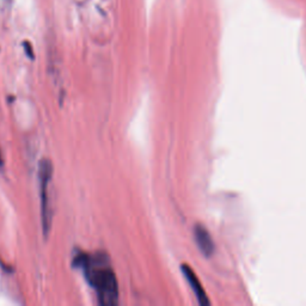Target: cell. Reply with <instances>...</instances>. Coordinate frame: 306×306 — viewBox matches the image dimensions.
Listing matches in <instances>:
<instances>
[{"label":"cell","mask_w":306,"mask_h":306,"mask_svg":"<svg viewBox=\"0 0 306 306\" xmlns=\"http://www.w3.org/2000/svg\"><path fill=\"white\" fill-rule=\"evenodd\" d=\"M74 263L84 270L85 279L96 290L99 304L114 306L119 302V283L108 259L80 254L74 258Z\"/></svg>","instance_id":"1"},{"label":"cell","mask_w":306,"mask_h":306,"mask_svg":"<svg viewBox=\"0 0 306 306\" xmlns=\"http://www.w3.org/2000/svg\"><path fill=\"white\" fill-rule=\"evenodd\" d=\"M53 179V164L49 159H42L38 164V187L41 200V223L45 237L49 236L53 223V206L51 199V183Z\"/></svg>","instance_id":"2"},{"label":"cell","mask_w":306,"mask_h":306,"mask_svg":"<svg viewBox=\"0 0 306 306\" xmlns=\"http://www.w3.org/2000/svg\"><path fill=\"white\" fill-rule=\"evenodd\" d=\"M182 270L184 273V276H186V279L189 285L193 288L195 295H196L199 302H200L201 305H206V304H209V300L207 298V294H206V292L204 291V288H202V285L200 281H199L198 276L195 275V273L191 270V268L189 266H183L182 267Z\"/></svg>","instance_id":"3"},{"label":"cell","mask_w":306,"mask_h":306,"mask_svg":"<svg viewBox=\"0 0 306 306\" xmlns=\"http://www.w3.org/2000/svg\"><path fill=\"white\" fill-rule=\"evenodd\" d=\"M195 241H196L198 247L205 255H211L214 250V243H213L212 237L209 236L208 231L200 225L195 227Z\"/></svg>","instance_id":"4"},{"label":"cell","mask_w":306,"mask_h":306,"mask_svg":"<svg viewBox=\"0 0 306 306\" xmlns=\"http://www.w3.org/2000/svg\"><path fill=\"white\" fill-rule=\"evenodd\" d=\"M3 166V158H2V153H0V168Z\"/></svg>","instance_id":"5"}]
</instances>
